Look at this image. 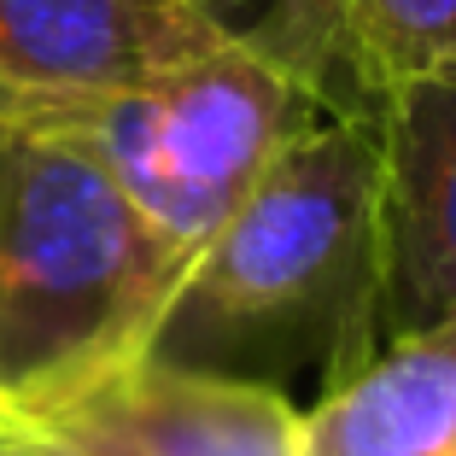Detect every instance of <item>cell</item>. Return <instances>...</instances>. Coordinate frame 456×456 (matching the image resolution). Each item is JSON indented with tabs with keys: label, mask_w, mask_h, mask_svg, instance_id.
Listing matches in <instances>:
<instances>
[{
	"label": "cell",
	"mask_w": 456,
	"mask_h": 456,
	"mask_svg": "<svg viewBox=\"0 0 456 456\" xmlns=\"http://www.w3.org/2000/svg\"><path fill=\"white\" fill-rule=\"evenodd\" d=\"M188 269L77 134L0 123V410L147 357Z\"/></svg>",
	"instance_id": "1"
},
{
	"label": "cell",
	"mask_w": 456,
	"mask_h": 456,
	"mask_svg": "<svg viewBox=\"0 0 456 456\" xmlns=\"http://www.w3.org/2000/svg\"><path fill=\"white\" fill-rule=\"evenodd\" d=\"M380 310V141L362 118H322L293 134L228 223L193 257L152 357L188 362L257 339L328 334L357 369L362 322Z\"/></svg>",
	"instance_id": "2"
},
{
	"label": "cell",
	"mask_w": 456,
	"mask_h": 456,
	"mask_svg": "<svg viewBox=\"0 0 456 456\" xmlns=\"http://www.w3.org/2000/svg\"><path fill=\"white\" fill-rule=\"evenodd\" d=\"M322 118L334 111L281 65L240 41H216L211 53H193L134 88L41 118V129L77 134L134 211L175 252L200 257L275 152Z\"/></svg>",
	"instance_id": "3"
},
{
	"label": "cell",
	"mask_w": 456,
	"mask_h": 456,
	"mask_svg": "<svg viewBox=\"0 0 456 456\" xmlns=\"http://www.w3.org/2000/svg\"><path fill=\"white\" fill-rule=\"evenodd\" d=\"M24 456H305V410L264 380L134 357L65 398L0 410Z\"/></svg>",
	"instance_id": "4"
},
{
	"label": "cell",
	"mask_w": 456,
	"mask_h": 456,
	"mask_svg": "<svg viewBox=\"0 0 456 456\" xmlns=\"http://www.w3.org/2000/svg\"><path fill=\"white\" fill-rule=\"evenodd\" d=\"M228 41L188 0H0V123H41Z\"/></svg>",
	"instance_id": "5"
},
{
	"label": "cell",
	"mask_w": 456,
	"mask_h": 456,
	"mask_svg": "<svg viewBox=\"0 0 456 456\" xmlns=\"http://www.w3.org/2000/svg\"><path fill=\"white\" fill-rule=\"evenodd\" d=\"M380 310L398 339L456 322V77L380 100Z\"/></svg>",
	"instance_id": "6"
},
{
	"label": "cell",
	"mask_w": 456,
	"mask_h": 456,
	"mask_svg": "<svg viewBox=\"0 0 456 456\" xmlns=\"http://www.w3.org/2000/svg\"><path fill=\"white\" fill-rule=\"evenodd\" d=\"M456 428V322L392 339L305 416V456H444Z\"/></svg>",
	"instance_id": "7"
},
{
	"label": "cell",
	"mask_w": 456,
	"mask_h": 456,
	"mask_svg": "<svg viewBox=\"0 0 456 456\" xmlns=\"http://www.w3.org/2000/svg\"><path fill=\"white\" fill-rule=\"evenodd\" d=\"M188 6L211 18L228 41L305 82L334 118H380V94L362 77L346 0H188Z\"/></svg>",
	"instance_id": "8"
},
{
	"label": "cell",
	"mask_w": 456,
	"mask_h": 456,
	"mask_svg": "<svg viewBox=\"0 0 456 456\" xmlns=\"http://www.w3.org/2000/svg\"><path fill=\"white\" fill-rule=\"evenodd\" d=\"M346 18L380 100L398 82L456 77V0H346Z\"/></svg>",
	"instance_id": "9"
},
{
	"label": "cell",
	"mask_w": 456,
	"mask_h": 456,
	"mask_svg": "<svg viewBox=\"0 0 456 456\" xmlns=\"http://www.w3.org/2000/svg\"><path fill=\"white\" fill-rule=\"evenodd\" d=\"M0 456H24V451H18V444H0Z\"/></svg>",
	"instance_id": "10"
},
{
	"label": "cell",
	"mask_w": 456,
	"mask_h": 456,
	"mask_svg": "<svg viewBox=\"0 0 456 456\" xmlns=\"http://www.w3.org/2000/svg\"><path fill=\"white\" fill-rule=\"evenodd\" d=\"M444 456H456V428H451V451H444Z\"/></svg>",
	"instance_id": "11"
}]
</instances>
